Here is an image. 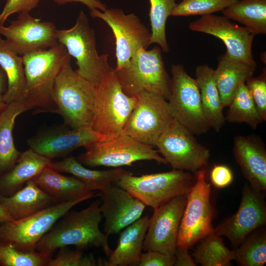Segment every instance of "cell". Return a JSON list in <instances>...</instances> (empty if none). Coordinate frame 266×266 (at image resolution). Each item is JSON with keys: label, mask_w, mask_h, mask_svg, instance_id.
Returning a JSON list of instances; mask_svg holds the SVG:
<instances>
[{"label": "cell", "mask_w": 266, "mask_h": 266, "mask_svg": "<svg viewBox=\"0 0 266 266\" xmlns=\"http://www.w3.org/2000/svg\"><path fill=\"white\" fill-rule=\"evenodd\" d=\"M84 147L85 151L78 156L77 160L90 167H120L143 160L167 164L159 154L158 150L122 133L106 136L104 139Z\"/></svg>", "instance_id": "obj_5"}, {"label": "cell", "mask_w": 266, "mask_h": 266, "mask_svg": "<svg viewBox=\"0 0 266 266\" xmlns=\"http://www.w3.org/2000/svg\"><path fill=\"white\" fill-rule=\"evenodd\" d=\"M51 258L35 250L21 249L11 243L0 241L2 266H47Z\"/></svg>", "instance_id": "obj_35"}, {"label": "cell", "mask_w": 266, "mask_h": 266, "mask_svg": "<svg viewBox=\"0 0 266 266\" xmlns=\"http://www.w3.org/2000/svg\"><path fill=\"white\" fill-rule=\"evenodd\" d=\"M100 199L80 211H68L36 243L35 250L52 257L60 248L75 246L77 249L103 248L108 256L111 252L108 235L100 229L102 219Z\"/></svg>", "instance_id": "obj_1"}, {"label": "cell", "mask_w": 266, "mask_h": 266, "mask_svg": "<svg viewBox=\"0 0 266 266\" xmlns=\"http://www.w3.org/2000/svg\"><path fill=\"white\" fill-rule=\"evenodd\" d=\"M195 180L190 172L173 169L140 176L131 173L115 183L154 209L176 196L187 195Z\"/></svg>", "instance_id": "obj_8"}, {"label": "cell", "mask_w": 266, "mask_h": 266, "mask_svg": "<svg viewBox=\"0 0 266 266\" xmlns=\"http://www.w3.org/2000/svg\"><path fill=\"white\" fill-rule=\"evenodd\" d=\"M263 193L246 185L237 212L214 229L215 233L238 246L252 232L265 225L266 208Z\"/></svg>", "instance_id": "obj_19"}, {"label": "cell", "mask_w": 266, "mask_h": 266, "mask_svg": "<svg viewBox=\"0 0 266 266\" xmlns=\"http://www.w3.org/2000/svg\"><path fill=\"white\" fill-rule=\"evenodd\" d=\"M40 0H7L0 14V26H2L8 16L15 13L29 12L35 8Z\"/></svg>", "instance_id": "obj_40"}, {"label": "cell", "mask_w": 266, "mask_h": 266, "mask_svg": "<svg viewBox=\"0 0 266 266\" xmlns=\"http://www.w3.org/2000/svg\"><path fill=\"white\" fill-rule=\"evenodd\" d=\"M211 186L205 171L196 173L195 183L187 195L185 207L178 233L177 247L189 249L214 233L213 209L210 202Z\"/></svg>", "instance_id": "obj_10"}, {"label": "cell", "mask_w": 266, "mask_h": 266, "mask_svg": "<svg viewBox=\"0 0 266 266\" xmlns=\"http://www.w3.org/2000/svg\"><path fill=\"white\" fill-rule=\"evenodd\" d=\"M57 31L53 23L41 22L28 12L19 13L18 19L7 27L0 26V34L6 38L8 46L22 55L56 45L58 43Z\"/></svg>", "instance_id": "obj_17"}, {"label": "cell", "mask_w": 266, "mask_h": 266, "mask_svg": "<svg viewBox=\"0 0 266 266\" xmlns=\"http://www.w3.org/2000/svg\"><path fill=\"white\" fill-rule=\"evenodd\" d=\"M228 107L225 119L229 122L245 123L255 130L262 122L245 83L238 87Z\"/></svg>", "instance_id": "obj_33"}, {"label": "cell", "mask_w": 266, "mask_h": 266, "mask_svg": "<svg viewBox=\"0 0 266 266\" xmlns=\"http://www.w3.org/2000/svg\"><path fill=\"white\" fill-rule=\"evenodd\" d=\"M57 40L66 47L70 56L76 59L77 72L98 87L111 67L108 63V54H98L94 31L82 10L72 27L58 30Z\"/></svg>", "instance_id": "obj_6"}, {"label": "cell", "mask_w": 266, "mask_h": 266, "mask_svg": "<svg viewBox=\"0 0 266 266\" xmlns=\"http://www.w3.org/2000/svg\"><path fill=\"white\" fill-rule=\"evenodd\" d=\"M196 77L204 116L210 128L219 132L226 119L214 77V69L207 65L199 66L196 69Z\"/></svg>", "instance_id": "obj_27"}, {"label": "cell", "mask_w": 266, "mask_h": 266, "mask_svg": "<svg viewBox=\"0 0 266 266\" xmlns=\"http://www.w3.org/2000/svg\"><path fill=\"white\" fill-rule=\"evenodd\" d=\"M7 86L6 75L0 66V112L5 107L7 104L4 100V95Z\"/></svg>", "instance_id": "obj_45"}, {"label": "cell", "mask_w": 266, "mask_h": 266, "mask_svg": "<svg viewBox=\"0 0 266 266\" xmlns=\"http://www.w3.org/2000/svg\"><path fill=\"white\" fill-rule=\"evenodd\" d=\"M58 203L51 196L30 180L13 195H0V203L13 220L28 217Z\"/></svg>", "instance_id": "obj_23"}, {"label": "cell", "mask_w": 266, "mask_h": 266, "mask_svg": "<svg viewBox=\"0 0 266 266\" xmlns=\"http://www.w3.org/2000/svg\"><path fill=\"white\" fill-rule=\"evenodd\" d=\"M177 0H149V18L151 28L150 43L157 44L166 53L169 48L167 42L166 27L168 17L176 6Z\"/></svg>", "instance_id": "obj_34"}, {"label": "cell", "mask_w": 266, "mask_h": 266, "mask_svg": "<svg viewBox=\"0 0 266 266\" xmlns=\"http://www.w3.org/2000/svg\"><path fill=\"white\" fill-rule=\"evenodd\" d=\"M70 61L63 66L54 82L52 99L55 113L71 128L91 127L97 87L73 70Z\"/></svg>", "instance_id": "obj_3"}, {"label": "cell", "mask_w": 266, "mask_h": 266, "mask_svg": "<svg viewBox=\"0 0 266 266\" xmlns=\"http://www.w3.org/2000/svg\"><path fill=\"white\" fill-rule=\"evenodd\" d=\"M233 154L244 177L256 190H266V152L264 146L250 136H236Z\"/></svg>", "instance_id": "obj_21"}, {"label": "cell", "mask_w": 266, "mask_h": 266, "mask_svg": "<svg viewBox=\"0 0 266 266\" xmlns=\"http://www.w3.org/2000/svg\"><path fill=\"white\" fill-rule=\"evenodd\" d=\"M238 0H182L172 10L170 16L206 15L222 11Z\"/></svg>", "instance_id": "obj_37"}, {"label": "cell", "mask_w": 266, "mask_h": 266, "mask_svg": "<svg viewBox=\"0 0 266 266\" xmlns=\"http://www.w3.org/2000/svg\"><path fill=\"white\" fill-rule=\"evenodd\" d=\"M221 236L214 232L201 240L193 253L197 264L202 266H226L234 260V250L226 247Z\"/></svg>", "instance_id": "obj_32"}, {"label": "cell", "mask_w": 266, "mask_h": 266, "mask_svg": "<svg viewBox=\"0 0 266 266\" xmlns=\"http://www.w3.org/2000/svg\"><path fill=\"white\" fill-rule=\"evenodd\" d=\"M234 250V260L242 266H263L266 262V237L262 233L247 237Z\"/></svg>", "instance_id": "obj_36"}, {"label": "cell", "mask_w": 266, "mask_h": 266, "mask_svg": "<svg viewBox=\"0 0 266 266\" xmlns=\"http://www.w3.org/2000/svg\"><path fill=\"white\" fill-rule=\"evenodd\" d=\"M82 250H71L60 248L56 257L49 260L47 266H103V263L97 261L92 254H83Z\"/></svg>", "instance_id": "obj_38"}, {"label": "cell", "mask_w": 266, "mask_h": 266, "mask_svg": "<svg viewBox=\"0 0 266 266\" xmlns=\"http://www.w3.org/2000/svg\"><path fill=\"white\" fill-rule=\"evenodd\" d=\"M25 84L20 100L28 110L55 113L52 92L55 80L71 56L66 47L57 43L47 49L26 54L22 56Z\"/></svg>", "instance_id": "obj_2"}, {"label": "cell", "mask_w": 266, "mask_h": 266, "mask_svg": "<svg viewBox=\"0 0 266 266\" xmlns=\"http://www.w3.org/2000/svg\"><path fill=\"white\" fill-rule=\"evenodd\" d=\"M257 66L236 61L226 54L214 70V77L224 107L228 106L240 85L252 77Z\"/></svg>", "instance_id": "obj_26"}, {"label": "cell", "mask_w": 266, "mask_h": 266, "mask_svg": "<svg viewBox=\"0 0 266 266\" xmlns=\"http://www.w3.org/2000/svg\"><path fill=\"white\" fill-rule=\"evenodd\" d=\"M136 97L135 106L122 133L155 147L159 136L173 120L168 102L162 97L148 92Z\"/></svg>", "instance_id": "obj_14"}, {"label": "cell", "mask_w": 266, "mask_h": 266, "mask_svg": "<svg viewBox=\"0 0 266 266\" xmlns=\"http://www.w3.org/2000/svg\"><path fill=\"white\" fill-rule=\"evenodd\" d=\"M14 221L0 203V223Z\"/></svg>", "instance_id": "obj_46"}, {"label": "cell", "mask_w": 266, "mask_h": 266, "mask_svg": "<svg viewBox=\"0 0 266 266\" xmlns=\"http://www.w3.org/2000/svg\"><path fill=\"white\" fill-rule=\"evenodd\" d=\"M174 255H169L155 251H148L141 255L139 266H174Z\"/></svg>", "instance_id": "obj_41"}, {"label": "cell", "mask_w": 266, "mask_h": 266, "mask_svg": "<svg viewBox=\"0 0 266 266\" xmlns=\"http://www.w3.org/2000/svg\"><path fill=\"white\" fill-rule=\"evenodd\" d=\"M94 18L102 20L111 29L115 39L116 67L119 70L126 66L140 48L151 45V33L134 13L125 14L121 9L106 8L90 10Z\"/></svg>", "instance_id": "obj_13"}, {"label": "cell", "mask_w": 266, "mask_h": 266, "mask_svg": "<svg viewBox=\"0 0 266 266\" xmlns=\"http://www.w3.org/2000/svg\"><path fill=\"white\" fill-rule=\"evenodd\" d=\"M106 136L96 133L91 127L71 128L63 124L42 130L29 138L27 143L29 148L52 160Z\"/></svg>", "instance_id": "obj_18"}, {"label": "cell", "mask_w": 266, "mask_h": 266, "mask_svg": "<svg viewBox=\"0 0 266 266\" xmlns=\"http://www.w3.org/2000/svg\"><path fill=\"white\" fill-rule=\"evenodd\" d=\"M0 66L7 77V86L4 100L8 104L20 97L25 84V76L22 57L12 50L5 40L0 37Z\"/></svg>", "instance_id": "obj_31"}, {"label": "cell", "mask_w": 266, "mask_h": 266, "mask_svg": "<svg viewBox=\"0 0 266 266\" xmlns=\"http://www.w3.org/2000/svg\"><path fill=\"white\" fill-rule=\"evenodd\" d=\"M147 215L140 217L120 233L118 244L103 266H138L149 222Z\"/></svg>", "instance_id": "obj_22"}, {"label": "cell", "mask_w": 266, "mask_h": 266, "mask_svg": "<svg viewBox=\"0 0 266 266\" xmlns=\"http://www.w3.org/2000/svg\"><path fill=\"white\" fill-rule=\"evenodd\" d=\"M136 103V97L125 93L111 67L97 87L91 128L106 136L122 133Z\"/></svg>", "instance_id": "obj_7"}, {"label": "cell", "mask_w": 266, "mask_h": 266, "mask_svg": "<svg viewBox=\"0 0 266 266\" xmlns=\"http://www.w3.org/2000/svg\"><path fill=\"white\" fill-rule=\"evenodd\" d=\"M222 12L224 16L242 24L255 35L266 33V0H238Z\"/></svg>", "instance_id": "obj_30"}, {"label": "cell", "mask_w": 266, "mask_h": 266, "mask_svg": "<svg viewBox=\"0 0 266 266\" xmlns=\"http://www.w3.org/2000/svg\"><path fill=\"white\" fill-rule=\"evenodd\" d=\"M162 51L159 46L149 50L140 48L126 66L115 69L125 94L136 97L142 92H148L168 100L171 78L166 70Z\"/></svg>", "instance_id": "obj_4"}, {"label": "cell", "mask_w": 266, "mask_h": 266, "mask_svg": "<svg viewBox=\"0 0 266 266\" xmlns=\"http://www.w3.org/2000/svg\"><path fill=\"white\" fill-rule=\"evenodd\" d=\"M169 111L173 120L194 134L205 133L209 130L204 116L199 88L196 78H192L179 64L171 68Z\"/></svg>", "instance_id": "obj_11"}, {"label": "cell", "mask_w": 266, "mask_h": 266, "mask_svg": "<svg viewBox=\"0 0 266 266\" xmlns=\"http://www.w3.org/2000/svg\"><path fill=\"white\" fill-rule=\"evenodd\" d=\"M245 85L252 98L262 121L266 120V69L261 75L249 78Z\"/></svg>", "instance_id": "obj_39"}, {"label": "cell", "mask_w": 266, "mask_h": 266, "mask_svg": "<svg viewBox=\"0 0 266 266\" xmlns=\"http://www.w3.org/2000/svg\"><path fill=\"white\" fill-rule=\"evenodd\" d=\"M210 176L212 184L219 188L229 186L233 178L231 169L223 165H214L211 170Z\"/></svg>", "instance_id": "obj_42"}, {"label": "cell", "mask_w": 266, "mask_h": 266, "mask_svg": "<svg viewBox=\"0 0 266 266\" xmlns=\"http://www.w3.org/2000/svg\"><path fill=\"white\" fill-rule=\"evenodd\" d=\"M56 2L63 4L68 2H80L86 6L91 10L94 9H98L100 11H104L106 8V5L100 2V0H53Z\"/></svg>", "instance_id": "obj_44"}, {"label": "cell", "mask_w": 266, "mask_h": 266, "mask_svg": "<svg viewBox=\"0 0 266 266\" xmlns=\"http://www.w3.org/2000/svg\"><path fill=\"white\" fill-rule=\"evenodd\" d=\"M28 110L20 100H16L0 112V177L14 166L21 155L15 146L12 133L17 117Z\"/></svg>", "instance_id": "obj_29"}, {"label": "cell", "mask_w": 266, "mask_h": 266, "mask_svg": "<svg viewBox=\"0 0 266 266\" xmlns=\"http://www.w3.org/2000/svg\"><path fill=\"white\" fill-rule=\"evenodd\" d=\"M48 166L58 172L71 174L81 181L91 192L103 191L124 175L131 173L121 167L104 170L87 168L72 156L60 161H51Z\"/></svg>", "instance_id": "obj_24"}, {"label": "cell", "mask_w": 266, "mask_h": 266, "mask_svg": "<svg viewBox=\"0 0 266 266\" xmlns=\"http://www.w3.org/2000/svg\"><path fill=\"white\" fill-rule=\"evenodd\" d=\"M156 147L173 169L195 174L207 166L210 157L209 150L175 120L159 136Z\"/></svg>", "instance_id": "obj_12"}, {"label": "cell", "mask_w": 266, "mask_h": 266, "mask_svg": "<svg viewBox=\"0 0 266 266\" xmlns=\"http://www.w3.org/2000/svg\"><path fill=\"white\" fill-rule=\"evenodd\" d=\"M51 160L32 149L21 152L14 166L0 177V195L9 197L39 174Z\"/></svg>", "instance_id": "obj_25"}, {"label": "cell", "mask_w": 266, "mask_h": 266, "mask_svg": "<svg viewBox=\"0 0 266 266\" xmlns=\"http://www.w3.org/2000/svg\"><path fill=\"white\" fill-rule=\"evenodd\" d=\"M100 210L104 218V233L108 236L120 233L140 218L146 205L118 186L98 193Z\"/></svg>", "instance_id": "obj_20"}, {"label": "cell", "mask_w": 266, "mask_h": 266, "mask_svg": "<svg viewBox=\"0 0 266 266\" xmlns=\"http://www.w3.org/2000/svg\"><path fill=\"white\" fill-rule=\"evenodd\" d=\"M189 28L221 39L231 59L257 66L253 54L252 43L255 35L244 26H239L225 16L203 15L190 23Z\"/></svg>", "instance_id": "obj_16"}, {"label": "cell", "mask_w": 266, "mask_h": 266, "mask_svg": "<svg viewBox=\"0 0 266 266\" xmlns=\"http://www.w3.org/2000/svg\"><path fill=\"white\" fill-rule=\"evenodd\" d=\"M32 180L57 202L80 199L92 192L76 177L63 175L48 166Z\"/></svg>", "instance_id": "obj_28"}, {"label": "cell", "mask_w": 266, "mask_h": 266, "mask_svg": "<svg viewBox=\"0 0 266 266\" xmlns=\"http://www.w3.org/2000/svg\"><path fill=\"white\" fill-rule=\"evenodd\" d=\"M96 196L98 193L93 191L80 199L56 203L25 218L0 223V241L21 249L35 250L41 238L71 208Z\"/></svg>", "instance_id": "obj_9"}, {"label": "cell", "mask_w": 266, "mask_h": 266, "mask_svg": "<svg viewBox=\"0 0 266 266\" xmlns=\"http://www.w3.org/2000/svg\"><path fill=\"white\" fill-rule=\"evenodd\" d=\"M188 249L177 247L174 256L175 262L174 266H195L197 263L188 252Z\"/></svg>", "instance_id": "obj_43"}, {"label": "cell", "mask_w": 266, "mask_h": 266, "mask_svg": "<svg viewBox=\"0 0 266 266\" xmlns=\"http://www.w3.org/2000/svg\"><path fill=\"white\" fill-rule=\"evenodd\" d=\"M187 195L176 196L154 209L149 219L142 250L174 255Z\"/></svg>", "instance_id": "obj_15"}]
</instances>
